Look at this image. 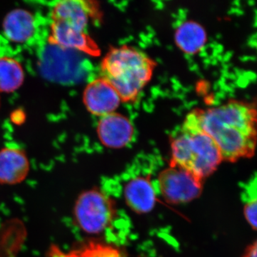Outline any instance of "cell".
I'll return each mask as SVG.
<instances>
[{
  "mask_svg": "<svg viewBox=\"0 0 257 257\" xmlns=\"http://www.w3.org/2000/svg\"><path fill=\"white\" fill-rule=\"evenodd\" d=\"M197 111L201 126L215 142L223 161L234 162L253 156L256 144L254 105L233 100Z\"/></svg>",
  "mask_w": 257,
  "mask_h": 257,
  "instance_id": "cell-1",
  "label": "cell"
},
{
  "mask_svg": "<svg viewBox=\"0 0 257 257\" xmlns=\"http://www.w3.org/2000/svg\"><path fill=\"white\" fill-rule=\"evenodd\" d=\"M171 149L170 165L181 167L202 179L214 173L223 161L215 142L201 126L197 109L187 114L172 138Z\"/></svg>",
  "mask_w": 257,
  "mask_h": 257,
  "instance_id": "cell-2",
  "label": "cell"
},
{
  "mask_svg": "<svg viewBox=\"0 0 257 257\" xmlns=\"http://www.w3.org/2000/svg\"><path fill=\"white\" fill-rule=\"evenodd\" d=\"M155 62L142 51L124 46L111 49L101 62L102 77L121 101L135 100L151 79Z\"/></svg>",
  "mask_w": 257,
  "mask_h": 257,
  "instance_id": "cell-3",
  "label": "cell"
},
{
  "mask_svg": "<svg viewBox=\"0 0 257 257\" xmlns=\"http://www.w3.org/2000/svg\"><path fill=\"white\" fill-rule=\"evenodd\" d=\"M116 214L114 201L98 188L84 191L74 204V221L79 229L88 234H100L109 229Z\"/></svg>",
  "mask_w": 257,
  "mask_h": 257,
  "instance_id": "cell-4",
  "label": "cell"
},
{
  "mask_svg": "<svg viewBox=\"0 0 257 257\" xmlns=\"http://www.w3.org/2000/svg\"><path fill=\"white\" fill-rule=\"evenodd\" d=\"M167 202L181 204L191 202L202 194L203 179L177 166L170 165L162 171L155 183Z\"/></svg>",
  "mask_w": 257,
  "mask_h": 257,
  "instance_id": "cell-5",
  "label": "cell"
},
{
  "mask_svg": "<svg viewBox=\"0 0 257 257\" xmlns=\"http://www.w3.org/2000/svg\"><path fill=\"white\" fill-rule=\"evenodd\" d=\"M78 52L49 45L40 57V68L47 79L60 82L80 80L81 61Z\"/></svg>",
  "mask_w": 257,
  "mask_h": 257,
  "instance_id": "cell-6",
  "label": "cell"
},
{
  "mask_svg": "<svg viewBox=\"0 0 257 257\" xmlns=\"http://www.w3.org/2000/svg\"><path fill=\"white\" fill-rule=\"evenodd\" d=\"M83 100L91 114L100 117L115 112L122 101L114 88L103 77L87 84Z\"/></svg>",
  "mask_w": 257,
  "mask_h": 257,
  "instance_id": "cell-7",
  "label": "cell"
},
{
  "mask_svg": "<svg viewBox=\"0 0 257 257\" xmlns=\"http://www.w3.org/2000/svg\"><path fill=\"white\" fill-rule=\"evenodd\" d=\"M97 134L104 146L110 149H121L127 146L133 140L134 126L126 116L113 112L100 117Z\"/></svg>",
  "mask_w": 257,
  "mask_h": 257,
  "instance_id": "cell-8",
  "label": "cell"
},
{
  "mask_svg": "<svg viewBox=\"0 0 257 257\" xmlns=\"http://www.w3.org/2000/svg\"><path fill=\"white\" fill-rule=\"evenodd\" d=\"M48 41L50 45L89 55L97 56L99 54L97 45L87 32L62 23L51 22Z\"/></svg>",
  "mask_w": 257,
  "mask_h": 257,
  "instance_id": "cell-9",
  "label": "cell"
},
{
  "mask_svg": "<svg viewBox=\"0 0 257 257\" xmlns=\"http://www.w3.org/2000/svg\"><path fill=\"white\" fill-rule=\"evenodd\" d=\"M124 195L126 204L138 214L151 211L157 202V192L150 175L131 177L125 184Z\"/></svg>",
  "mask_w": 257,
  "mask_h": 257,
  "instance_id": "cell-10",
  "label": "cell"
},
{
  "mask_svg": "<svg viewBox=\"0 0 257 257\" xmlns=\"http://www.w3.org/2000/svg\"><path fill=\"white\" fill-rule=\"evenodd\" d=\"M30 170V161L23 150L15 147H5L0 150V184L22 183L28 177Z\"/></svg>",
  "mask_w": 257,
  "mask_h": 257,
  "instance_id": "cell-11",
  "label": "cell"
},
{
  "mask_svg": "<svg viewBox=\"0 0 257 257\" xmlns=\"http://www.w3.org/2000/svg\"><path fill=\"white\" fill-rule=\"evenodd\" d=\"M93 7L83 1L67 0L56 3L52 10V22L64 24L72 28L87 32Z\"/></svg>",
  "mask_w": 257,
  "mask_h": 257,
  "instance_id": "cell-12",
  "label": "cell"
},
{
  "mask_svg": "<svg viewBox=\"0 0 257 257\" xmlns=\"http://www.w3.org/2000/svg\"><path fill=\"white\" fill-rule=\"evenodd\" d=\"M5 37L15 43H25L35 36L37 22L30 12L15 10L7 15L3 23Z\"/></svg>",
  "mask_w": 257,
  "mask_h": 257,
  "instance_id": "cell-13",
  "label": "cell"
},
{
  "mask_svg": "<svg viewBox=\"0 0 257 257\" xmlns=\"http://www.w3.org/2000/svg\"><path fill=\"white\" fill-rule=\"evenodd\" d=\"M49 253L51 257H124L117 246L95 239L88 240L68 251L52 246Z\"/></svg>",
  "mask_w": 257,
  "mask_h": 257,
  "instance_id": "cell-14",
  "label": "cell"
},
{
  "mask_svg": "<svg viewBox=\"0 0 257 257\" xmlns=\"http://www.w3.org/2000/svg\"><path fill=\"white\" fill-rule=\"evenodd\" d=\"M175 42L181 50L189 55H194L205 45L207 33L199 23L194 21L184 22L176 31Z\"/></svg>",
  "mask_w": 257,
  "mask_h": 257,
  "instance_id": "cell-15",
  "label": "cell"
},
{
  "mask_svg": "<svg viewBox=\"0 0 257 257\" xmlns=\"http://www.w3.org/2000/svg\"><path fill=\"white\" fill-rule=\"evenodd\" d=\"M25 79L23 66L16 59L0 55V92H13Z\"/></svg>",
  "mask_w": 257,
  "mask_h": 257,
  "instance_id": "cell-16",
  "label": "cell"
},
{
  "mask_svg": "<svg viewBox=\"0 0 257 257\" xmlns=\"http://www.w3.org/2000/svg\"><path fill=\"white\" fill-rule=\"evenodd\" d=\"M256 198L247 200L243 208L245 218L253 229H256Z\"/></svg>",
  "mask_w": 257,
  "mask_h": 257,
  "instance_id": "cell-17",
  "label": "cell"
},
{
  "mask_svg": "<svg viewBox=\"0 0 257 257\" xmlns=\"http://www.w3.org/2000/svg\"><path fill=\"white\" fill-rule=\"evenodd\" d=\"M242 257H257V243L256 241L248 246Z\"/></svg>",
  "mask_w": 257,
  "mask_h": 257,
  "instance_id": "cell-18",
  "label": "cell"
}]
</instances>
